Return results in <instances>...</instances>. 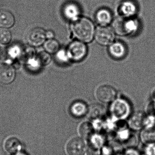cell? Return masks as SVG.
<instances>
[{
	"label": "cell",
	"mask_w": 155,
	"mask_h": 155,
	"mask_svg": "<svg viewBox=\"0 0 155 155\" xmlns=\"http://www.w3.org/2000/svg\"><path fill=\"white\" fill-rule=\"evenodd\" d=\"M74 36L80 41L89 42L95 35V28L92 21L85 18H79L71 26Z\"/></svg>",
	"instance_id": "1"
},
{
	"label": "cell",
	"mask_w": 155,
	"mask_h": 155,
	"mask_svg": "<svg viewBox=\"0 0 155 155\" xmlns=\"http://www.w3.org/2000/svg\"><path fill=\"white\" fill-rule=\"evenodd\" d=\"M137 28V24L129 18H119L114 21L113 29L119 35H127L134 32Z\"/></svg>",
	"instance_id": "2"
},
{
	"label": "cell",
	"mask_w": 155,
	"mask_h": 155,
	"mask_svg": "<svg viewBox=\"0 0 155 155\" xmlns=\"http://www.w3.org/2000/svg\"><path fill=\"white\" fill-rule=\"evenodd\" d=\"M67 51L70 59L78 61L85 58L87 50L84 42L76 41L70 44Z\"/></svg>",
	"instance_id": "3"
},
{
	"label": "cell",
	"mask_w": 155,
	"mask_h": 155,
	"mask_svg": "<svg viewBox=\"0 0 155 155\" xmlns=\"http://www.w3.org/2000/svg\"><path fill=\"white\" fill-rule=\"evenodd\" d=\"M94 37L98 43L102 46H107L113 43L115 34L110 28L107 26H101L96 29Z\"/></svg>",
	"instance_id": "4"
},
{
	"label": "cell",
	"mask_w": 155,
	"mask_h": 155,
	"mask_svg": "<svg viewBox=\"0 0 155 155\" xmlns=\"http://www.w3.org/2000/svg\"><path fill=\"white\" fill-rule=\"evenodd\" d=\"M117 94V91L113 87L106 84L98 87L95 92L96 98L103 103L113 101L116 98Z\"/></svg>",
	"instance_id": "5"
},
{
	"label": "cell",
	"mask_w": 155,
	"mask_h": 155,
	"mask_svg": "<svg viewBox=\"0 0 155 155\" xmlns=\"http://www.w3.org/2000/svg\"><path fill=\"white\" fill-rule=\"evenodd\" d=\"M46 31L40 27H35L30 30L26 36V40L30 46L39 47L45 43Z\"/></svg>",
	"instance_id": "6"
},
{
	"label": "cell",
	"mask_w": 155,
	"mask_h": 155,
	"mask_svg": "<svg viewBox=\"0 0 155 155\" xmlns=\"http://www.w3.org/2000/svg\"><path fill=\"white\" fill-rule=\"evenodd\" d=\"M66 149L68 155H82L86 150V144L82 138L75 137L68 141Z\"/></svg>",
	"instance_id": "7"
},
{
	"label": "cell",
	"mask_w": 155,
	"mask_h": 155,
	"mask_svg": "<svg viewBox=\"0 0 155 155\" xmlns=\"http://www.w3.org/2000/svg\"><path fill=\"white\" fill-rule=\"evenodd\" d=\"M16 73L12 67L8 64L0 66V82L3 84L11 83L15 80Z\"/></svg>",
	"instance_id": "8"
},
{
	"label": "cell",
	"mask_w": 155,
	"mask_h": 155,
	"mask_svg": "<svg viewBox=\"0 0 155 155\" xmlns=\"http://www.w3.org/2000/svg\"><path fill=\"white\" fill-rule=\"evenodd\" d=\"M109 52L112 58L115 59L122 58L127 54V48L124 44L120 42H113L110 45Z\"/></svg>",
	"instance_id": "9"
},
{
	"label": "cell",
	"mask_w": 155,
	"mask_h": 155,
	"mask_svg": "<svg viewBox=\"0 0 155 155\" xmlns=\"http://www.w3.org/2000/svg\"><path fill=\"white\" fill-rule=\"evenodd\" d=\"M15 24V18L11 12L6 10L0 11V27L8 29Z\"/></svg>",
	"instance_id": "10"
},
{
	"label": "cell",
	"mask_w": 155,
	"mask_h": 155,
	"mask_svg": "<svg viewBox=\"0 0 155 155\" xmlns=\"http://www.w3.org/2000/svg\"><path fill=\"white\" fill-rule=\"evenodd\" d=\"M80 13L79 8L74 3L67 4L63 9V14L65 18L73 21L78 18Z\"/></svg>",
	"instance_id": "11"
},
{
	"label": "cell",
	"mask_w": 155,
	"mask_h": 155,
	"mask_svg": "<svg viewBox=\"0 0 155 155\" xmlns=\"http://www.w3.org/2000/svg\"><path fill=\"white\" fill-rule=\"evenodd\" d=\"M96 18L97 22L101 26H107L112 21V15L108 10L101 9L98 11Z\"/></svg>",
	"instance_id": "12"
},
{
	"label": "cell",
	"mask_w": 155,
	"mask_h": 155,
	"mask_svg": "<svg viewBox=\"0 0 155 155\" xmlns=\"http://www.w3.org/2000/svg\"><path fill=\"white\" fill-rule=\"evenodd\" d=\"M120 10L123 17L130 18L133 16L137 12V7L131 2H124L120 5Z\"/></svg>",
	"instance_id": "13"
},
{
	"label": "cell",
	"mask_w": 155,
	"mask_h": 155,
	"mask_svg": "<svg viewBox=\"0 0 155 155\" xmlns=\"http://www.w3.org/2000/svg\"><path fill=\"white\" fill-rule=\"evenodd\" d=\"M35 53V50L32 46H24L21 48L18 58L21 61L27 63L36 57Z\"/></svg>",
	"instance_id": "14"
},
{
	"label": "cell",
	"mask_w": 155,
	"mask_h": 155,
	"mask_svg": "<svg viewBox=\"0 0 155 155\" xmlns=\"http://www.w3.org/2000/svg\"><path fill=\"white\" fill-rule=\"evenodd\" d=\"M4 147L8 152L13 154L20 149L21 145L19 140L17 138L10 137L5 141Z\"/></svg>",
	"instance_id": "15"
},
{
	"label": "cell",
	"mask_w": 155,
	"mask_h": 155,
	"mask_svg": "<svg viewBox=\"0 0 155 155\" xmlns=\"http://www.w3.org/2000/svg\"><path fill=\"white\" fill-rule=\"evenodd\" d=\"M45 51L49 54L57 53L60 49V45L58 41L54 39H48L44 43Z\"/></svg>",
	"instance_id": "16"
},
{
	"label": "cell",
	"mask_w": 155,
	"mask_h": 155,
	"mask_svg": "<svg viewBox=\"0 0 155 155\" xmlns=\"http://www.w3.org/2000/svg\"><path fill=\"white\" fill-rule=\"evenodd\" d=\"M87 106L81 102H77L74 103L71 108L72 114L78 117L85 115L87 112Z\"/></svg>",
	"instance_id": "17"
},
{
	"label": "cell",
	"mask_w": 155,
	"mask_h": 155,
	"mask_svg": "<svg viewBox=\"0 0 155 155\" xmlns=\"http://www.w3.org/2000/svg\"><path fill=\"white\" fill-rule=\"evenodd\" d=\"M36 60L41 67L48 65L51 61V57L49 53L46 51L39 52L36 57Z\"/></svg>",
	"instance_id": "18"
},
{
	"label": "cell",
	"mask_w": 155,
	"mask_h": 155,
	"mask_svg": "<svg viewBox=\"0 0 155 155\" xmlns=\"http://www.w3.org/2000/svg\"><path fill=\"white\" fill-rule=\"evenodd\" d=\"M12 38L11 32L8 29L0 28V44L6 45L10 42Z\"/></svg>",
	"instance_id": "19"
},
{
	"label": "cell",
	"mask_w": 155,
	"mask_h": 155,
	"mask_svg": "<svg viewBox=\"0 0 155 155\" xmlns=\"http://www.w3.org/2000/svg\"><path fill=\"white\" fill-rule=\"evenodd\" d=\"M92 132V127L89 123L85 122L80 127V134L83 137H87L91 134Z\"/></svg>",
	"instance_id": "20"
},
{
	"label": "cell",
	"mask_w": 155,
	"mask_h": 155,
	"mask_svg": "<svg viewBox=\"0 0 155 155\" xmlns=\"http://www.w3.org/2000/svg\"><path fill=\"white\" fill-rule=\"evenodd\" d=\"M56 55L57 59L61 62H67L70 59L67 51L64 50H59Z\"/></svg>",
	"instance_id": "21"
},
{
	"label": "cell",
	"mask_w": 155,
	"mask_h": 155,
	"mask_svg": "<svg viewBox=\"0 0 155 155\" xmlns=\"http://www.w3.org/2000/svg\"><path fill=\"white\" fill-rule=\"evenodd\" d=\"M46 38L48 39H53L54 38V33L51 30L48 31H46Z\"/></svg>",
	"instance_id": "22"
},
{
	"label": "cell",
	"mask_w": 155,
	"mask_h": 155,
	"mask_svg": "<svg viewBox=\"0 0 155 155\" xmlns=\"http://www.w3.org/2000/svg\"><path fill=\"white\" fill-rule=\"evenodd\" d=\"M26 155L25 153H23V152H20V153H17L16 155Z\"/></svg>",
	"instance_id": "23"
}]
</instances>
